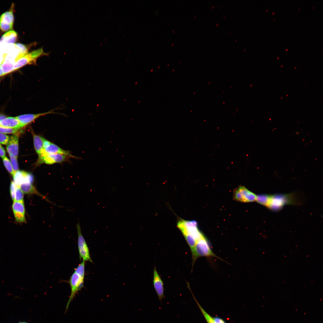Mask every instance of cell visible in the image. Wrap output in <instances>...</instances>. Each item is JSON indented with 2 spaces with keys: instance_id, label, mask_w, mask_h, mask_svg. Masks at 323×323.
<instances>
[{
  "instance_id": "cell-12",
  "label": "cell",
  "mask_w": 323,
  "mask_h": 323,
  "mask_svg": "<svg viewBox=\"0 0 323 323\" xmlns=\"http://www.w3.org/2000/svg\"><path fill=\"white\" fill-rule=\"evenodd\" d=\"M19 137L17 135L11 136L7 144L6 149L10 155L17 158L19 151Z\"/></svg>"
},
{
  "instance_id": "cell-30",
  "label": "cell",
  "mask_w": 323,
  "mask_h": 323,
  "mask_svg": "<svg viewBox=\"0 0 323 323\" xmlns=\"http://www.w3.org/2000/svg\"><path fill=\"white\" fill-rule=\"evenodd\" d=\"M51 142L47 140L44 138L43 139V149H44L47 147L51 144Z\"/></svg>"
},
{
  "instance_id": "cell-27",
  "label": "cell",
  "mask_w": 323,
  "mask_h": 323,
  "mask_svg": "<svg viewBox=\"0 0 323 323\" xmlns=\"http://www.w3.org/2000/svg\"><path fill=\"white\" fill-rule=\"evenodd\" d=\"M9 136L0 132V144L7 145L10 139Z\"/></svg>"
},
{
  "instance_id": "cell-19",
  "label": "cell",
  "mask_w": 323,
  "mask_h": 323,
  "mask_svg": "<svg viewBox=\"0 0 323 323\" xmlns=\"http://www.w3.org/2000/svg\"><path fill=\"white\" fill-rule=\"evenodd\" d=\"M14 18L13 9L2 13L0 16V22L2 23L13 25Z\"/></svg>"
},
{
  "instance_id": "cell-18",
  "label": "cell",
  "mask_w": 323,
  "mask_h": 323,
  "mask_svg": "<svg viewBox=\"0 0 323 323\" xmlns=\"http://www.w3.org/2000/svg\"><path fill=\"white\" fill-rule=\"evenodd\" d=\"M19 187L24 193L36 194L43 197V196L39 193L35 188L30 182H27L23 183L19 185Z\"/></svg>"
},
{
  "instance_id": "cell-26",
  "label": "cell",
  "mask_w": 323,
  "mask_h": 323,
  "mask_svg": "<svg viewBox=\"0 0 323 323\" xmlns=\"http://www.w3.org/2000/svg\"><path fill=\"white\" fill-rule=\"evenodd\" d=\"M10 162L12 164L13 170L15 173L19 170V167L17 160V158L12 155H10Z\"/></svg>"
},
{
  "instance_id": "cell-32",
  "label": "cell",
  "mask_w": 323,
  "mask_h": 323,
  "mask_svg": "<svg viewBox=\"0 0 323 323\" xmlns=\"http://www.w3.org/2000/svg\"><path fill=\"white\" fill-rule=\"evenodd\" d=\"M5 118V116L3 115H0V122L3 119Z\"/></svg>"
},
{
  "instance_id": "cell-5",
  "label": "cell",
  "mask_w": 323,
  "mask_h": 323,
  "mask_svg": "<svg viewBox=\"0 0 323 323\" xmlns=\"http://www.w3.org/2000/svg\"><path fill=\"white\" fill-rule=\"evenodd\" d=\"M48 55V53L44 52L42 48L28 53L16 61L14 66V70L28 64H36V60L38 58L44 55Z\"/></svg>"
},
{
  "instance_id": "cell-11",
  "label": "cell",
  "mask_w": 323,
  "mask_h": 323,
  "mask_svg": "<svg viewBox=\"0 0 323 323\" xmlns=\"http://www.w3.org/2000/svg\"><path fill=\"white\" fill-rule=\"evenodd\" d=\"M62 154L69 157H74L71 154L69 151L61 148L57 145L51 142L50 144L47 147L42 150L40 156L38 157V158L48 154Z\"/></svg>"
},
{
  "instance_id": "cell-34",
  "label": "cell",
  "mask_w": 323,
  "mask_h": 323,
  "mask_svg": "<svg viewBox=\"0 0 323 323\" xmlns=\"http://www.w3.org/2000/svg\"><path fill=\"white\" fill-rule=\"evenodd\" d=\"M19 323H28L26 322H19Z\"/></svg>"
},
{
  "instance_id": "cell-17",
  "label": "cell",
  "mask_w": 323,
  "mask_h": 323,
  "mask_svg": "<svg viewBox=\"0 0 323 323\" xmlns=\"http://www.w3.org/2000/svg\"><path fill=\"white\" fill-rule=\"evenodd\" d=\"M33 145L35 151L38 157L41 155L43 149V137L36 134L33 132H32Z\"/></svg>"
},
{
  "instance_id": "cell-3",
  "label": "cell",
  "mask_w": 323,
  "mask_h": 323,
  "mask_svg": "<svg viewBox=\"0 0 323 323\" xmlns=\"http://www.w3.org/2000/svg\"><path fill=\"white\" fill-rule=\"evenodd\" d=\"M203 257H214L223 261H225L214 253L208 241L204 235L198 240L195 244L194 253L192 255V269L196 260Z\"/></svg>"
},
{
  "instance_id": "cell-31",
  "label": "cell",
  "mask_w": 323,
  "mask_h": 323,
  "mask_svg": "<svg viewBox=\"0 0 323 323\" xmlns=\"http://www.w3.org/2000/svg\"><path fill=\"white\" fill-rule=\"evenodd\" d=\"M5 151L3 147L0 144V156L3 158L5 156Z\"/></svg>"
},
{
  "instance_id": "cell-28",
  "label": "cell",
  "mask_w": 323,
  "mask_h": 323,
  "mask_svg": "<svg viewBox=\"0 0 323 323\" xmlns=\"http://www.w3.org/2000/svg\"><path fill=\"white\" fill-rule=\"evenodd\" d=\"M16 189V185L14 182L12 181L10 185V191L11 198L13 201L15 199Z\"/></svg>"
},
{
  "instance_id": "cell-25",
  "label": "cell",
  "mask_w": 323,
  "mask_h": 323,
  "mask_svg": "<svg viewBox=\"0 0 323 323\" xmlns=\"http://www.w3.org/2000/svg\"><path fill=\"white\" fill-rule=\"evenodd\" d=\"M19 129L4 127L0 125V132L4 134H15Z\"/></svg>"
},
{
  "instance_id": "cell-21",
  "label": "cell",
  "mask_w": 323,
  "mask_h": 323,
  "mask_svg": "<svg viewBox=\"0 0 323 323\" xmlns=\"http://www.w3.org/2000/svg\"><path fill=\"white\" fill-rule=\"evenodd\" d=\"M270 195L260 194L256 196V201L259 204L267 207L269 201Z\"/></svg>"
},
{
  "instance_id": "cell-4",
  "label": "cell",
  "mask_w": 323,
  "mask_h": 323,
  "mask_svg": "<svg viewBox=\"0 0 323 323\" xmlns=\"http://www.w3.org/2000/svg\"><path fill=\"white\" fill-rule=\"evenodd\" d=\"M294 194L270 195L269 203L267 207L271 210L278 211L286 204H295L297 201Z\"/></svg>"
},
{
  "instance_id": "cell-24",
  "label": "cell",
  "mask_w": 323,
  "mask_h": 323,
  "mask_svg": "<svg viewBox=\"0 0 323 323\" xmlns=\"http://www.w3.org/2000/svg\"><path fill=\"white\" fill-rule=\"evenodd\" d=\"M3 161L5 168L8 172L13 176L15 173L13 170L10 161L9 160L6 156H5L3 158Z\"/></svg>"
},
{
  "instance_id": "cell-2",
  "label": "cell",
  "mask_w": 323,
  "mask_h": 323,
  "mask_svg": "<svg viewBox=\"0 0 323 323\" xmlns=\"http://www.w3.org/2000/svg\"><path fill=\"white\" fill-rule=\"evenodd\" d=\"M85 261L82 260L77 266L74 269V271L71 275L69 283L71 289V292L65 308L67 311L69 306L77 292L84 286L85 276Z\"/></svg>"
},
{
  "instance_id": "cell-10",
  "label": "cell",
  "mask_w": 323,
  "mask_h": 323,
  "mask_svg": "<svg viewBox=\"0 0 323 323\" xmlns=\"http://www.w3.org/2000/svg\"><path fill=\"white\" fill-rule=\"evenodd\" d=\"M153 275L154 287L159 300L161 301L164 297V284L157 271L156 266L154 267Z\"/></svg>"
},
{
  "instance_id": "cell-22",
  "label": "cell",
  "mask_w": 323,
  "mask_h": 323,
  "mask_svg": "<svg viewBox=\"0 0 323 323\" xmlns=\"http://www.w3.org/2000/svg\"><path fill=\"white\" fill-rule=\"evenodd\" d=\"M193 297L208 323H215L213 317L210 315L202 307L195 297L192 292Z\"/></svg>"
},
{
  "instance_id": "cell-14",
  "label": "cell",
  "mask_w": 323,
  "mask_h": 323,
  "mask_svg": "<svg viewBox=\"0 0 323 323\" xmlns=\"http://www.w3.org/2000/svg\"><path fill=\"white\" fill-rule=\"evenodd\" d=\"M237 189L240 195V202H249L256 201L257 195L249 191L245 187L240 186Z\"/></svg>"
},
{
  "instance_id": "cell-29",
  "label": "cell",
  "mask_w": 323,
  "mask_h": 323,
  "mask_svg": "<svg viewBox=\"0 0 323 323\" xmlns=\"http://www.w3.org/2000/svg\"><path fill=\"white\" fill-rule=\"evenodd\" d=\"M213 319L215 323H226L223 319L218 316L214 317Z\"/></svg>"
},
{
  "instance_id": "cell-6",
  "label": "cell",
  "mask_w": 323,
  "mask_h": 323,
  "mask_svg": "<svg viewBox=\"0 0 323 323\" xmlns=\"http://www.w3.org/2000/svg\"><path fill=\"white\" fill-rule=\"evenodd\" d=\"M78 234V248L80 260L92 262L90 257L89 249L83 236L79 223L77 225Z\"/></svg>"
},
{
  "instance_id": "cell-8",
  "label": "cell",
  "mask_w": 323,
  "mask_h": 323,
  "mask_svg": "<svg viewBox=\"0 0 323 323\" xmlns=\"http://www.w3.org/2000/svg\"><path fill=\"white\" fill-rule=\"evenodd\" d=\"M53 110L47 112L37 114H29L21 115L16 117L20 123L21 127L31 123L39 117L51 114H55Z\"/></svg>"
},
{
  "instance_id": "cell-23",
  "label": "cell",
  "mask_w": 323,
  "mask_h": 323,
  "mask_svg": "<svg viewBox=\"0 0 323 323\" xmlns=\"http://www.w3.org/2000/svg\"><path fill=\"white\" fill-rule=\"evenodd\" d=\"M15 198L14 201L24 202V193L19 186H16Z\"/></svg>"
},
{
  "instance_id": "cell-20",
  "label": "cell",
  "mask_w": 323,
  "mask_h": 323,
  "mask_svg": "<svg viewBox=\"0 0 323 323\" xmlns=\"http://www.w3.org/2000/svg\"><path fill=\"white\" fill-rule=\"evenodd\" d=\"M16 63L15 60L9 59H5L1 65L4 75L14 71V66Z\"/></svg>"
},
{
  "instance_id": "cell-9",
  "label": "cell",
  "mask_w": 323,
  "mask_h": 323,
  "mask_svg": "<svg viewBox=\"0 0 323 323\" xmlns=\"http://www.w3.org/2000/svg\"><path fill=\"white\" fill-rule=\"evenodd\" d=\"M12 209L16 220L19 223H26L25 209L24 202L13 201Z\"/></svg>"
},
{
  "instance_id": "cell-1",
  "label": "cell",
  "mask_w": 323,
  "mask_h": 323,
  "mask_svg": "<svg viewBox=\"0 0 323 323\" xmlns=\"http://www.w3.org/2000/svg\"><path fill=\"white\" fill-rule=\"evenodd\" d=\"M177 226L184 235L191 253H193L196 241L204 236L198 229L196 222L181 220L178 222Z\"/></svg>"
},
{
  "instance_id": "cell-33",
  "label": "cell",
  "mask_w": 323,
  "mask_h": 323,
  "mask_svg": "<svg viewBox=\"0 0 323 323\" xmlns=\"http://www.w3.org/2000/svg\"><path fill=\"white\" fill-rule=\"evenodd\" d=\"M4 75L3 73L1 68V66L0 65V76Z\"/></svg>"
},
{
  "instance_id": "cell-7",
  "label": "cell",
  "mask_w": 323,
  "mask_h": 323,
  "mask_svg": "<svg viewBox=\"0 0 323 323\" xmlns=\"http://www.w3.org/2000/svg\"><path fill=\"white\" fill-rule=\"evenodd\" d=\"M69 157L59 154H48L38 158L37 165L45 163L47 164H51L56 163H61L67 160Z\"/></svg>"
},
{
  "instance_id": "cell-15",
  "label": "cell",
  "mask_w": 323,
  "mask_h": 323,
  "mask_svg": "<svg viewBox=\"0 0 323 323\" xmlns=\"http://www.w3.org/2000/svg\"><path fill=\"white\" fill-rule=\"evenodd\" d=\"M0 125L4 127L19 129L22 128L20 123L16 117L5 118L1 121Z\"/></svg>"
},
{
  "instance_id": "cell-13",
  "label": "cell",
  "mask_w": 323,
  "mask_h": 323,
  "mask_svg": "<svg viewBox=\"0 0 323 323\" xmlns=\"http://www.w3.org/2000/svg\"><path fill=\"white\" fill-rule=\"evenodd\" d=\"M13 177V182L16 186H19L21 184L25 182L31 183L33 180L32 176L23 171L18 170Z\"/></svg>"
},
{
  "instance_id": "cell-16",
  "label": "cell",
  "mask_w": 323,
  "mask_h": 323,
  "mask_svg": "<svg viewBox=\"0 0 323 323\" xmlns=\"http://www.w3.org/2000/svg\"><path fill=\"white\" fill-rule=\"evenodd\" d=\"M17 33L14 31H10L4 34L0 38V44H13L16 41Z\"/></svg>"
}]
</instances>
